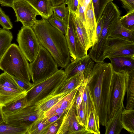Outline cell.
<instances>
[{
	"label": "cell",
	"instance_id": "cell-3",
	"mask_svg": "<svg viewBox=\"0 0 134 134\" xmlns=\"http://www.w3.org/2000/svg\"><path fill=\"white\" fill-rule=\"evenodd\" d=\"M0 69L10 75L31 83L30 64L18 46L11 44L0 61Z\"/></svg>",
	"mask_w": 134,
	"mask_h": 134
},
{
	"label": "cell",
	"instance_id": "cell-28",
	"mask_svg": "<svg viewBox=\"0 0 134 134\" xmlns=\"http://www.w3.org/2000/svg\"><path fill=\"white\" fill-rule=\"evenodd\" d=\"M99 117L96 111H91L85 129L90 134H100Z\"/></svg>",
	"mask_w": 134,
	"mask_h": 134
},
{
	"label": "cell",
	"instance_id": "cell-11",
	"mask_svg": "<svg viewBox=\"0 0 134 134\" xmlns=\"http://www.w3.org/2000/svg\"><path fill=\"white\" fill-rule=\"evenodd\" d=\"M75 101L65 110L57 134H90L77 120Z\"/></svg>",
	"mask_w": 134,
	"mask_h": 134
},
{
	"label": "cell",
	"instance_id": "cell-24",
	"mask_svg": "<svg viewBox=\"0 0 134 134\" xmlns=\"http://www.w3.org/2000/svg\"><path fill=\"white\" fill-rule=\"evenodd\" d=\"M121 122L123 129L129 133L134 134V110L124 107L121 114Z\"/></svg>",
	"mask_w": 134,
	"mask_h": 134
},
{
	"label": "cell",
	"instance_id": "cell-25",
	"mask_svg": "<svg viewBox=\"0 0 134 134\" xmlns=\"http://www.w3.org/2000/svg\"><path fill=\"white\" fill-rule=\"evenodd\" d=\"M50 125L44 116L30 125L27 129V134H46Z\"/></svg>",
	"mask_w": 134,
	"mask_h": 134
},
{
	"label": "cell",
	"instance_id": "cell-30",
	"mask_svg": "<svg viewBox=\"0 0 134 134\" xmlns=\"http://www.w3.org/2000/svg\"><path fill=\"white\" fill-rule=\"evenodd\" d=\"M48 20L52 26L64 35L66 34L67 30L68 21L59 19L54 14Z\"/></svg>",
	"mask_w": 134,
	"mask_h": 134
},
{
	"label": "cell",
	"instance_id": "cell-32",
	"mask_svg": "<svg viewBox=\"0 0 134 134\" xmlns=\"http://www.w3.org/2000/svg\"><path fill=\"white\" fill-rule=\"evenodd\" d=\"M78 93V88L69 92L59 101L61 107L65 110L76 100Z\"/></svg>",
	"mask_w": 134,
	"mask_h": 134
},
{
	"label": "cell",
	"instance_id": "cell-2",
	"mask_svg": "<svg viewBox=\"0 0 134 134\" xmlns=\"http://www.w3.org/2000/svg\"><path fill=\"white\" fill-rule=\"evenodd\" d=\"M31 28L40 44L49 52L58 66L65 68L71 58L65 35L45 19L37 20Z\"/></svg>",
	"mask_w": 134,
	"mask_h": 134
},
{
	"label": "cell",
	"instance_id": "cell-19",
	"mask_svg": "<svg viewBox=\"0 0 134 134\" xmlns=\"http://www.w3.org/2000/svg\"><path fill=\"white\" fill-rule=\"evenodd\" d=\"M85 85L80 75L77 74L64 80L55 91L54 94L70 92L80 86Z\"/></svg>",
	"mask_w": 134,
	"mask_h": 134
},
{
	"label": "cell",
	"instance_id": "cell-15",
	"mask_svg": "<svg viewBox=\"0 0 134 134\" xmlns=\"http://www.w3.org/2000/svg\"><path fill=\"white\" fill-rule=\"evenodd\" d=\"M108 58L115 71L124 70L130 72L134 70V55H117Z\"/></svg>",
	"mask_w": 134,
	"mask_h": 134
},
{
	"label": "cell",
	"instance_id": "cell-5",
	"mask_svg": "<svg viewBox=\"0 0 134 134\" xmlns=\"http://www.w3.org/2000/svg\"><path fill=\"white\" fill-rule=\"evenodd\" d=\"M29 64L33 85L51 77L59 70L57 64L52 56L41 45L35 58Z\"/></svg>",
	"mask_w": 134,
	"mask_h": 134
},
{
	"label": "cell",
	"instance_id": "cell-50",
	"mask_svg": "<svg viewBox=\"0 0 134 134\" xmlns=\"http://www.w3.org/2000/svg\"><path fill=\"white\" fill-rule=\"evenodd\" d=\"M4 122L3 114L2 111L1 106H0V124Z\"/></svg>",
	"mask_w": 134,
	"mask_h": 134
},
{
	"label": "cell",
	"instance_id": "cell-38",
	"mask_svg": "<svg viewBox=\"0 0 134 134\" xmlns=\"http://www.w3.org/2000/svg\"><path fill=\"white\" fill-rule=\"evenodd\" d=\"M65 111L61 107L59 101L48 110L44 112V116L47 119L55 115L64 113Z\"/></svg>",
	"mask_w": 134,
	"mask_h": 134
},
{
	"label": "cell",
	"instance_id": "cell-4",
	"mask_svg": "<svg viewBox=\"0 0 134 134\" xmlns=\"http://www.w3.org/2000/svg\"><path fill=\"white\" fill-rule=\"evenodd\" d=\"M65 72L61 69L54 74L35 85L26 92L25 107L35 105L48 97L54 94L64 80Z\"/></svg>",
	"mask_w": 134,
	"mask_h": 134
},
{
	"label": "cell",
	"instance_id": "cell-46",
	"mask_svg": "<svg viewBox=\"0 0 134 134\" xmlns=\"http://www.w3.org/2000/svg\"><path fill=\"white\" fill-rule=\"evenodd\" d=\"M65 112L55 115L47 119L48 122L51 124L58 120L63 118Z\"/></svg>",
	"mask_w": 134,
	"mask_h": 134
},
{
	"label": "cell",
	"instance_id": "cell-22",
	"mask_svg": "<svg viewBox=\"0 0 134 134\" xmlns=\"http://www.w3.org/2000/svg\"><path fill=\"white\" fill-rule=\"evenodd\" d=\"M82 98L85 110L86 124L91 111H96L93 100L88 86L82 85Z\"/></svg>",
	"mask_w": 134,
	"mask_h": 134
},
{
	"label": "cell",
	"instance_id": "cell-26",
	"mask_svg": "<svg viewBox=\"0 0 134 134\" xmlns=\"http://www.w3.org/2000/svg\"><path fill=\"white\" fill-rule=\"evenodd\" d=\"M13 38L9 30L0 28V61L11 45Z\"/></svg>",
	"mask_w": 134,
	"mask_h": 134
},
{
	"label": "cell",
	"instance_id": "cell-21",
	"mask_svg": "<svg viewBox=\"0 0 134 134\" xmlns=\"http://www.w3.org/2000/svg\"><path fill=\"white\" fill-rule=\"evenodd\" d=\"M27 92L5 87L0 85V106H4Z\"/></svg>",
	"mask_w": 134,
	"mask_h": 134
},
{
	"label": "cell",
	"instance_id": "cell-42",
	"mask_svg": "<svg viewBox=\"0 0 134 134\" xmlns=\"http://www.w3.org/2000/svg\"><path fill=\"white\" fill-rule=\"evenodd\" d=\"M65 3L67 4L71 13L77 15L79 5L78 0H66Z\"/></svg>",
	"mask_w": 134,
	"mask_h": 134
},
{
	"label": "cell",
	"instance_id": "cell-12",
	"mask_svg": "<svg viewBox=\"0 0 134 134\" xmlns=\"http://www.w3.org/2000/svg\"><path fill=\"white\" fill-rule=\"evenodd\" d=\"M12 8L15 13V21L21 22L24 26L32 27L39 15L27 0H14Z\"/></svg>",
	"mask_w": 134,
	"mask_h": 134
},
{
	"label": "cell",
	"instance_id": "cell-14",
	"mask_svg": "<svg viewBox=\"0 0 134 134\" xmlns=\"http://www.w3.org/2000/svg\"><path fill=\"white\" fill-rule=\"evenodd\" d=\"M85 28L88 37L91 48L94 43L96 36V23L92 0L84 12Z\"/></svg>",
	"mask_w": 134,
	"mask_h": 134
},
{
	"label": "cell",
	"instance_id": "cell-47",
	"mask_svg": "<svg viewBox=\"0 0 134 134\" xmlns=\"http://www.w3.org/2000/svg\"><path fill=\"white\" fill-rule=\"evenodd\" d=\"M14 0H0V4L2 6H7L12 7Z\"/></svg>",
	"mask_w": 134,
	"mask_h": 134
},
{
	"label": "cell",
	"instance_id": "cell-45",
	"mask_svg": "<svg viewBox=\"0 0 134 134\" xmlns=\"http://www.w3.org/2000/svg\"><path fill=\"white\" fill-rule=\"evenodd\" d=\"M76 15L81 20L85 26V21L84 12L79 4L77 14Z\"/></svg>",
	"mask_w": 134,
	"mask_h": 134
},
{
	"label": "cell",
	"instance_id": "cell-40",
	"mask_svg": "<svg viewBox=\"0 0 134 134\" xmlns=\"http://www.w3.org/2000/svg\"><path fill=\"white\" fill-rule=\"evenodd\" d=\"M17 85L24 91L27 92L33 86V84L27 82L15 77L12 76Z\"/></svg>",
	"mask_w": 134,
	"mask_h": 134
},
{
	"label": "cell",
	"instance_id": "cell-27",
	"mask_svg": "<svg viewBox=\"0 0 134 134\" xmlns=\"http://www.w3.org/2000/svg\"><path fill=\"white\" fill-rule=\"evenodd\" d=\"M129 76L126 92V109H133L134 107V70L129 72Z\"/></svg>",
	"mask_w": 134,
	"mask_h": 134
},
{
	"label": "cell",
	"instance_id": "cell-37",
	"mask_svg": "<svg viewBox=\"0 0 134 134\" xmlns=\"http://www.w3.org/2000/svg\"><path fill=\"white\" fill-rule=\"evenodd\" d=\"M76 118L77 121L80 125L85 128L86 126V121L82 101L80 107H76Z\"/></svg>",
	"mask_w": 134,
	"mask_h": 134
},
{
	"label": "cell",
	"instance_id": "cell-48",
	"mask_svg": "<svg viewBox=\"0 0 134 134\" xmlns=\"http://www.w3.org/2000/svg\"><path fill=\"white\" fill-rule=\"evenodd\" d=\"M91 1V0H78L79 4L82 7L84 12Z\"/></svg>",
	"mask_w": 134,
	"mask_h": 134
},
{
	"label": "cell",
	"instance_id": "cell-33",
	"mask_svg": "<svg viewBox=\"0 0 134 134\" xmlns=\"http://www.w3.org/2000/svg\"><path fill=\"white\" fill-rule=\"evenodd\" d=\"M113 0H92L96 21L102 16L107 5Z\"/></svg>",
	"mask_w": 134,
	"mask_h": 134
},
{
	"label": "cell",
	"instance_id": "cell-17",
	"mask_svg": "<svg viewBox=\"0 0 134 134\" xmlns=\"http://www.w3.org/2000/svg\"><path fill=\"white\" fill-rule=\"evenodd\" d=\"M42 19L48 20L53 14L52 0H27Z\"/></svg>",
	"mask_w": 134,
	"mask_h": 134
},
{
	"label": "cell",
	"instance_id": "cell-23",
	"mask_svg": "<svg viewBox=\"0 0 134 134\" xmlns=\"http://www.w3.org/2000/svg\"><path fill=\"white\" fill-rule=\"evenodd\" d=\"M69 92H67L58 94H52L36 105V109L41 111L45 112L60 100Z\"/></svg>",
	"mask_w": 134,
	"mask_h": 134
},
{
	"label": "cell",
	"instance_id": "cell-39",
	"mask_svg": "<svg viewBox=\"0 0 134 134\" xmlns=\"http://www.w3.org/2000/svg\"><path fill=\"white\" fill-rule=\"evenodd\" d=\"M0 25L3 28L9 30L13 28V25L9 16L6 15L0 7Z\"/></svg>",
	"mask_w": 134,
	"mask_h": 134
},
{
	"label": "cell",
	"instance_id": "cell-35",
	"mask_svg": "<svg viewBox=\"0 0 134 134\" xmlns=\"http://www.w3.org/2000/svg\"><path fill=\"white\" fill-rule=\"evenodd\" d=\"M65 3L60 5L53 7L54 14L59 19L64 21H68L70 9L65 6Z\"/></svg>",
	"mask_w": 134,
	"mask_h": 134
},
{
	"label": "cell",
	"instance_id": "cell-36",
	"mask_svg": "<svg viewBox=\"0 0 134 134\" xmlns=\"http://www.w3.org/2000/svg\"><path fill=\"white\" fill-rule=\"evenodd\" d=\"M119 21L126 28L134 30V10L128 12L125 15L120 16Z\"/></svg>",
	"mask_w": 134,
	"mask_h": 134
},
{
	"label": "cell",
	"instance_id": "cell-41",
	"mask_svg": "<svg viewBox=\"0 0 134 134\" xmlns=\"http://www.w3.org/2000/svg\"><path fill=\"white\" fill-rule=\"evenodd\" d=\"M63 118L49 125L46 134H57L62 123Z\"/></svg>",
	"mask_w": 134,
	"mask_h": 134
},
{
	"label": "cell",
	"instance_id": "cell-44",
	"mask_svg": "<svg viewBox=\"0 0 134 134\" xmlns=\"http://www.w3.org/2000/svg\"><path fill=\"white\" fill-rule=\"evenodd\" d=\"M96 39L95 43L93 44H95L97 42L98 39L102 29L103 25L102 16L100 18L96 21Z\"/></svg>",
	"mask_w": 134,
	"mask_h": 134
},
{
	"label": "cell",
	"instance_id": "cell-20",
	"mask_svg": "<svg viewBox=\"0 0 134 134\" xmlns=\"http://www.w3.org/2000/svg\"><path fill=\"white\" fill-rule=\"evenodd\" d=\"M124 107V105L116 113L114 117L105 125V134H119L123 129L121 122L122 111Z\"/></svg>",
	"mask_w": 134,
	"mask_h": 134
},
{
	"label": "cell",
	"instance_id": "cell-29",
	"mask_svg": "<svg viewBox=\"0 0 134 134\" xmlns=\"http://www.w3.org/2000/svg\"><path fill=\"white\" fill-rule=\"evenodd\" d=\"M27 129L6 123L0 124V134H27Z\"/></svg>",
	"mask_w": 134,
	"mask_h": 134
},
{
	"label": "cell",
	"instance_id": "cell-10",
	"mask_svg": "<svg viewBox=\"0 0 134 134\" xmlns=\"http://www.w3.org/2000/svg\"><path fill=\"white\" fill-rule=\"evenodd\" d=\"M71 62L65 68L64 80L77 74H79L86 85L94 64L88 54Z\"/></svg>",
	"mask_w": 134,
	"mask_h": 134
},
{
	"label": "cell",
	"instance_id": "cell-16",
	"mask_svg": "<svg viewBox=\"0 0 134 134\" xmlns=\"http://www.w3.org/2000/svg\"><path fill=\"white\" fill-rule=\"evenodd\" d=\"M71 13L78 38L82 47L87 53L91 47L85 26L78 17L76 14Z\"/></svg>",
	"mask_w": 134,
	"mask_h": 134
},
{
	"label": "cell",
	"instance_id": "cell-49",
	"mask_svg": "<svg viewBox=\"0 0 134 134\" xmlns=\"http://www.w3.org/2000/svg\"><path fill=\"white\" fill-rule=\"evenodd\" d=\"M66 0H52V5L53 6H57L65 3Z\"/></svg>",
	"mask_w": 134,
	"mask_h": 134
},
{
	"label": "cell",
	"instance_id": "cell-31",
	"mask_svg": "<svg viewBox=\"0 0 134 134\" xmlns=\"http://www.w3.org/2000/svg\"><path fill=\"white\" fill-rule=\"evenodd\" d=\"M114 35L127 38L134 41V30H130L126 28L119 21L115 28L109 35Z\"/></svg>",
	"mask_w": 134,
	"mask_h": 134
},
{
	"label": "cell",
	"instance_id": "cell-9",
	"mask_svg": "<svg viewBox=\"0 0 134 134\" xmlns=\"http://www.w3.org/2000/svg\"><path fill=\"white\" fill-rule=\"evenodd\" d=\"M3 116L6 123L28 129L34 122L44 116V112L36 109L35 105L25 107L14 114Z\"/></svg>",
	"mask_w": 134,
	"mask_h": 134
},
{
	"label": "cell",
	"instance_id": "cell-13",
	"mask_svg": "<svg viewBox=\"0 0 134 134\" xmlns=\"http://www.w3.org/2000/svg\"><path fill=\"white\" fill-rule=\"evenodd\" d=\"M65 35L71 58L76 60L87 54L82 47L78 38L70 10L68 21L67 31Z\"/></svg>",
	"mask_w": 134,
	"mask_h": 134
},
{
	"label": "cell",
	"instance_id": "cell-6",
	"mask_svg": "<svg viewBox=\"0 0 134 134\" xmlns=\"http://www.w3.org/2000/svg\"><path fill=\"white\" fill-rule=\"evenodd\" d=\"M129 76V72L113 70L111 85L109 114L107 121H110L123 105Z\"/></svg>",
	"mask_w": 134,
	"mask_h": 134
},
{
	"label": "cell",
	"instance_id": "cell-7",
	"mask_svg": "<svg viewBox=\"0 0 134 134\" xmlns=\"http://www.w3.org/2000/svg\"><path fill=\"white\" fill-rule=\"evenodd\" d=\"M16 40L20 49L28 61L32 62L41 46L33 29L23 26L19 31Z\"/></svg>",
	"mask_w": 134,
	"mask_h": 134
},
{
	"label": "cell",
	"instance_id": "cell-18",
	"mask_svg": "<svg viewBox=\"0 0 134 134\" xmlns=\"http://www.w3.org/2000/svg\"><path fill=\"white\" fill-rule=\"evenodd\" d=\"M26 92L23 93L13 100L2 106L3 115H8L13 114L25 107L27 102Z\"/></svg>",
	"mask_w": 134,
	"mask_h": 134
},
{
	"label": "cell",
	"instance_id": "cell-34",
	"mask_svg": "<svg viewBox=\"0 0 134 134\" xmlns=\"http://www.w3.org/2000/svg\"><path fill=\"white\" fill-rule=\"evenodd\" d=\"M0 85L5 87L24 91L19 87L12 76L4 72L0 75Z\"/></svg>",
	"mask_w": 134,
	"mask_h": 134
},
{
	"label": "cell",
	"instance_id": "cell-8",
	"mask_svg": "<svg viewBox=\"0 0 134 134\" xmlns=\"http://www.w3.org/2000/svg\"><path fill=\"white\" fill-rule=\"evenodd\" d=\"M122 55H134V41L119 35H109L105 44L103 59Z\"/></svg>",
	"mask_w": 134,
	"mask_h": 134
},
{
	"label": "cell",
	"instance_id": "cell-1",
	"mask_svg": "<svg viewBox=\"0 0 134 134\" xmlns=\"http://www.w3.org/2000/svg\"><path fill=\"white\" fill-rule=\"evenodd\" d=\"M113 69L111 63L94 64L86 85L90 90L99 123L105 126L109 114L111 85Z\"/></svg>",
	"mask_w": 134,
	"mask_h": 134
},
{
	"label": "cell",
	"instance_id": "cell-43",
	"mask_svg": "<svg viewBox=\"0 0 134 134\" xmlns=\"http://www.w3.org/2000/svg\"><path fill=\"white\" fill-rule=\"evenodd\" d=\"M122 7L128 12L134 10V0H120Z\"/></svg>",
	"mask_w": 134,
	"mask_h": 134
}]
</instances>
